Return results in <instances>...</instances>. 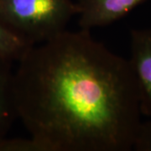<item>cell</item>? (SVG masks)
<instances>
[{
    "label": "cell",
    "instance_id": "obj_1",
    "mask_svg": "<svg viewBox=\"0 0 151 151\" xmlns=\"http://www.w3.org/2000/svg\"><path fill=\"white\" fill-rule=\"evenodd\" d=\"M17 63V119L46 150L133 149L142 114L134 70L90 31L65 30Z\"/></svg>",
    "mask_w": 151,
    "mask_h": 151
},
{
    "label": "cell",
    "instance_id": "obj_2",
    "mask_svg": "<svg viewBox=\"0 0 151 151\" xmlns=\"http://www.w3.org/2000/svg\"><path fill=\"white\" fill-rule=\"evenodd\" d=\"M75 15L72 0H0V19L31 45L66 30Z\"/></svg>",
    "mask_w": 151,
    "mask_h": 151
},
{
    "label": "cell",
    "instance_id": "obj_3",
    "mask_svg": "<svg viewBox=\"0 0 151 151\" xmlns=\"http://www.w3.org/2000/svg\"><path fill=\"white\" fill-rule=\"evenodd\" d=\"M129 63L139 91L141 113L151 117V29L131 31Z\"/></svg>",
    "mask_w": 151,
    "mask_h": 151
},
{
    "label": "cell",
    "instance_id": "obj_4",
    "mask_svg": "<svg viewBox=\"0 0 151 151\" xmlns=\"http://www.w3.org/2000/svg\"><path fill=\"white\" fill-rule=\"evenodd\" d=\"M145 0H79L76 3L80 29L106 26L124 16Z\"/></svg>",
    "mask_w": 151,
    "mask_h": 151
},
{
    "label": "cell",
    "instance_id": "obj_5",
    "mask_svg": "<svg viewBox=\"0 0 151 151\" xmlns=\"http://www.w3.org/2000/svg\"><path fill=\"white\" fill-rule=\"evenodd\" d=\"M11 64L0 59V139L7 136L17 119Z\"/></svg>",
    "mask_w": 151,
    "mask_h": 151
},
{
    "label": "cell",
    "instance_id": "obj_6",
    "mask_svg": "<svg viewBox=\"0 0 151 151\" xmlns=\"http://www.w3.org/2000/svg\"><path fill=\"white\" fill-rule=\"evenodd\" d=\"M31 46L0 19V59L18 62Z\"/></svg>",
    "mask_w": 151,
    "mask_h": 151
},
{
    "label": "cell",
    "instance_id": "obj_7",
    "mask_svg": "<svg viewBox=\"0 0 151 151\" xmlns=\"http://www.w3.org/2000/svg\"><path fill=\"white\" fill-rule=\"evenodd\" d=\"M0 151H47L45 147L33 137L0 139Z\"/></svg>",
    "mask_w": 151,
    "mask_h": 151
},
{
    "label": "cell",
    "instance_id": "obj_8",
    "mask_svg": "<svg viewBox=\"0 0 151 151\" xmlns=\"http://www.w3.org/2000/svg\"><path fill=\"white\" fill-rule=\"evenodd\" d=\"M133 148L138 151H151V120L145 123L141 122Z\"/></svg>",
    "mask_w": 151,
    "mask_h": 151
}]
</instances>
